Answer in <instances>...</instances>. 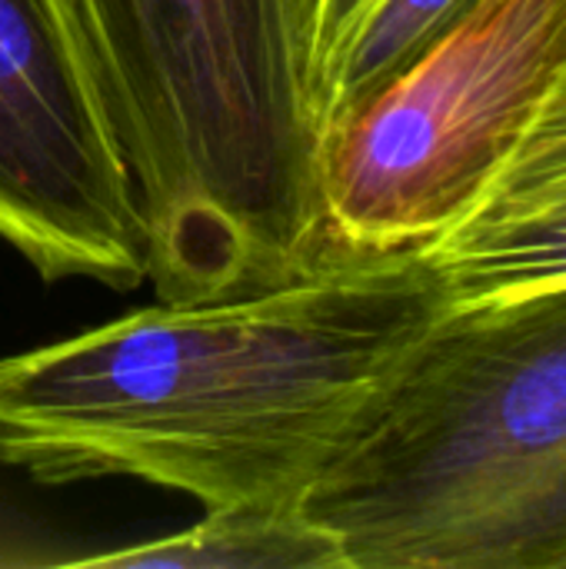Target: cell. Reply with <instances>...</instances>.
I'll list each match as a JSON object with an SVG mask.
<instances>
[{"instance_id": "1", "label": "cell", "mask_w": 566, "mask_h": 569, "mask_svg": "<svg viewBox=\"0 0 566 569\" xmlns=\"http://www.w3.org/2000/svg\"><path fill=\"white\" fill-rule=\"evenodd\" d=\"M447 307L404 247L0 357V467L50 487L130 477L203 510L300 503Z\"/></svg>"}, {"instance_id": "2", "label": "cell", "mask_w": 566, "mask_h": 569, "mask_svg": "<svg viewBox=\"0 0 566 569\" xmlns=\"http://www.w3.org/2000/svg\"><path fill=\"white\" fill-rule=\"evenodd\" d=\"M147 223L160 303L264 293L324 260L320 0H73Z\"/></svg>"}, {"instance_id": "3", "label": "cell", "mask_w": 566, "mask_h": 569, "mask_svg": "<svg viewBox=\"0 0 566 569\" xmlns=\"http://www.w3.org/2000/svg\"><path fill=\"white\" fill-rule=\"evenodd\" d=\"M297 507L347 569H566V283L447 307Z\"/></svg>"}, {"instance_id": "4", "label": "cell", "mask_w": 566, "mask_h": 569, "mask_svg": "<svg viewBox=\"0 0 566 569\" xmlns=\"http://www.w3.org/2000/svg\"><path fill=\"white\" fill-rule=\"evenodd\" d=\"M566 70V0H470L324 127V260L424 247L484 190Z\"/></svg>"}, {"instance_id": "5", "label": "cell", "mask_w": 566, "mask_h": 569, "mask_svg": "<svg viewBox=\"0 0 566 569\" xmlns=\"http://www.w3.org/2000/svg\"><path fill=\"white\" fill-rule=\"evenodd\" d=\"M0 240L47 283H147V223L73 0H0Z\"/></svg>"}, {"instance_id": "6", "label": "cell", "mask_w": 566, "mask_h": 569, "mask_svg": "<svg viewBox=\"0 0 566 569\" xmlns=\"http://www.w3.org/2000/svg\"><path fill=\"white\" fill-rule=\"evenodd\" d=\"M450 307L566 283V70L470 207L424 243Z\"/></svg>"}, {"instance_id": "7", "label": "cell", "mask_w": 566, "mask_h": 569, "mask_svg": "<svg viewBox=\"0 0 566 569\" xmlns=\"http://www.w3.org/2000/svg\"><path fill=\"white\" fill-rule=\"evenodd\" d=\"M73 563L117 569H347L340 543L310 523L297 503L214 507L190 530Z\"/></svg>"}, {"instance_id": "8", "label": "cell", "mask_w": 566, "mask_h": 569, "mask_svg": "<svg viewBox=\"0 0 566 569\" xmlns=\"http://www.w3.org/2000/svg\"><path fill=\"white\" fill-rule=\"evenodd\" d=\"M470 0H374L320 83V127L394 80Z\"/></svg>"}, {"instance_id": "9", "label": "cell", "mask_w": 566, "mask_h": 569, "mask_svg": "<svg viewBox=\"0 0 566 569\" xmlns=\"http://www.w3.org/2000/svg\"><path fill=\"white\" fill-rule=\"evenodd\" d=\"M370 7H374V0H320L317 40H314V93H320L324 77L330 73L334 60L340 57L344 43L350 40V33L357 30V23L364 20V13Z\"/></svg>"}]
</instances>
